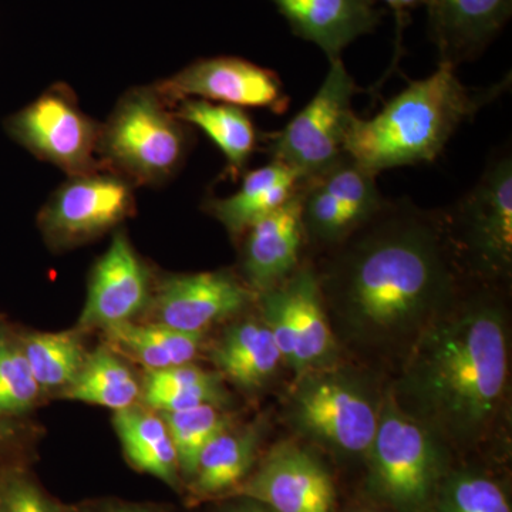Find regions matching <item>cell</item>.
I'll return each mask as SVG.
<instances>
[{
    "label": "cell",
    "instance_id": "obj_19",
    "mask_svg": "<svg viewBox=\"0 0 512 512\" xmlns=\"http://www.w3.org/2000/svg\"><path fill=\"white\" fill-rule=\"evenodd\" d=\"M291 319L295 356L291 369L296 377L332 366L338 343L330 326L328 312L312 265L303 264L279 285Z\"/></svg>",
    "mask_w": 512,
    "mask_h": 512
},
{
    "label": "cell",
    "instance_id": "obj_14",
    "mask_svg": "<svg viewBox=\"0 0 512 512\" xmlns=\"http://www.w3.org/2000/svg\"><path fill=\"white\" fill-rule=\"evenodd\" d=\"M229 495L249 498L275 512H333L332 477L308 451L281 444Z\"/></svg>",
    "mask_w": 512,
    "mask_h": 512
},
{
    "label": "cell",
    "instance_id": "obj_17",
    "mask_svg": "<svg viewBox=\"0 0 512 512\" xmlns=\"http://www.w3.org/2000/svg\"><path fill=\"white\" fill-rule=\"evenodd\" d=\"M424 8L439 63L453 69L483 55L512 16V0H426Z\"/></svg>",
    "mask_w": 512,
    "mask_h": 512
},
{
    "label": "cell",
    "instance_id": "obj_7",
    "mask_svg": "<svg viewBox=\"0 0 512 512\" xmlns=\"http://www.w3.org/2000/svg\"><path fill=\"white\" fill-rule=\"evenodd\" d=\"M380 407L365 382L332 367L298 377L289 416L299 433L345 456H366L375 439Z\"/></svg>",
    "mask_w": 512,
    "mask_h": 512
},
{
    "label": "cell",
    "instance_id": "obj_34",
    "mask_svg": "<svg viewBox=\"0 0 512 512\" xmlns=\"http://www.w3.org/2000/svg\"><path fill=\"white\" fill-rule=\"evenodd\" d=\"M221 512H275L266 505L258 501L249 500V498L238 497V501L227 505Z\"/></svg>",
    "mask_w": 512,
    "mask_h": 512
},
{
    "label": "cell",
    "instance_id": "obj_20",
    "mask_svg": "<svg viewBox=\"0 0 512 512\" xmlns=\"http://www.w3.org/2000/svg\"><path fill=\"white\" fill-rule=\"evenodd\" d=\"M301 184V175L288 165L271 160L264 167L244 173L241 187L234 194L210 198L204 208L227 228L231 237L238 238L256 221L295 197Z\"/></svg>",
    "mask_w": 512,
    "mask_h": 512
},
{
    "label": "cell",
    "instance_id": "obj_23",
    "mask_svg": "<svg viewBox=\"0 0 512 512\" xmlns=\"http://www.w3.org/2000/svg\"><path fill=\"white\" fill-rule=\"evenodd\" d=\"M114 427L127 460L137 470L158 478L170 487L181 483L177 451L160 414L133 406L116 412Z\"/></svg>",
    "mask_w": 512,
    "mask_h": 512
},
{
    "label": "cell",
    "instance_id": "obj_31",
    "mask_svg": "<svg viewBox=\"0 0 512 512\" xmlns=\"http://www.w3.org/2000/svg\"><path fill=\"white\" fill-rule=\"evenodd\" d=\"M439 501L441 512H511L503 487L484 474H454L441 487Z\"/></svg>",
    "mask_w": 512,
    "mask_h": 512
},
{
    "label": "cell",
    "instance_id": "obj_16",
    "mask_svg": "<svg viewBox=\"0 0 512 512\" xmlns=\"http://www.w3.org/2000/svg\"><path fill=\"white\" fill-rule=\"evenodd\" d=\"M238 238H241L239 276L242 281L256 295L284 284L303 265L306 237L299 191L279 210L245 229Z\"/></svg>",
    "mask_w": 512,
    "mask_h": 512
},
{
    "label": "cell",
    "instance_id": "obj_11",
    "mask_svg": "<svg viewBox=\"0 0 512 512\" xmlns=\"http://www.w3.org/2000/svg\"><path fill=\"white\" fill-rule=\"evenodd\" d=\"M376 178L346 154L302 180L299 204L306 242L333 249L363 227L384 202Z\"/></svg>",
    "mask_w": 512,
    "mask_h": 512
},
{
    "label": "cell",
    "instance_id": "obj_22",
    "mask_svg": "<svg viewBox=\"0 0 512 512\" xmlns=\"http://www.w3.org/2000/svg\"><path fill=\"white\" fill-rule=\"evenodd\" d=\"M178 119L200 128L227 160L232 178L241 177L258 148V131L247 111L228 104L190 99L173 107Z\"/></svg>",
    "mask_w": 512,
    "mask_h": 512
},
{
    "label": "cell",
    "instance_id": "obj_4",
    "mask_svg": "<svg viewBox=\"0 0 512 512\" xmlns=\"http://www.w3.org/2000/svg\"><path fill=\"white\" fill-rule=\"evenodd\" d=\"M192 146L190 124L150 84L121 94L101 123L97 157L103 170L136 188L161 187L183 170Z\"/></svg>",
    "mask_w": 512,
    "mask_h": 512
},
{
    "label": "cell",
    "instance_id": "obj_1",
    "mask_svg": "<svg viewBox=\"0 0 512 512\" xmlns=\"http://www.w3.org/2000/svg\"><path fill=\"white\" fill-rule=\"evenodd\" d=\"M457 261L443 215L384 200L316 269L330 326L350 345L407 353L457 299Z\"/></svg>",
    "mask_w": 512,
    "mask_h": 512
},
{
    "label": "cell",
    "instance_id": "obj_9",
    "mask_svg": "<svg viewBox=\"0 0 512 512\" xmlns=\"http://www.w3.org/2000/svg\"><path fill=\"white\" fill-rule=\"evenodd\" d=\"M6 131L67 177L103 170L97 157L101 123L84 113L72 87L55 83L6 120Z\"/></svg>",
    "mask_w": 512,
    "mask_h": 512
},
{
    "label": "cell",
    "instance_id": "obj_27",
    "mask_svg": "<svg viewBox=\"0 0 512 512\" xmlns=\"http://www.w3.org/2000/svg\"><path fill=\"white\" fill-rule=\"evenodd\" d=\"M140 394V383L130 367L114 355L113 350L100 348L87 356L82 372L72 386L67 387L64 396L120 412L136 406Z\"/></svg>",
    "mask_w": 512,
    "mask_h": 512
},
{
    "label": "cell",
    "instance_id": "obj_24",
    "mask_svg": "<svg viewBox=\"0 0 512 512\" xmlns=\"http://www.w3.org/2000/svg\"><path fill=\"white\" fill-rule=\"evenodd\" d=\"M261 439L258 427L227 430L202 451L191 491L198 497L231 494L251 474Z\"/></svg>",
    "mask_w": 512,
    "mask_h": 512
},
{
    "label": "cell",
    "instance_id": "obj_5",
    "mask_svg": "<svg viewBox=\"0 0 512 512\" xmlns=\"http://www.w3.org/2000/svg\"><path fill=\"white\" fill-rule=\"evenodd\" d=\"M370 494L400 512H429L443 476V440L387 394L369 453Z\"/></svg>",
    "mask_w": 512,
    "mask_h": 512
},
{
    "label": "cell",
    "instance_id": "obj_6",
    "mask_svg": "<svg viewBox=\"0 0 512 512\" xmlns=\"http://www.w3.org/2000/svg\"><path fill=\"white\" fill-rule=\"evenodd\" d=\"M443 215L457 265L483 281H505L512 266V158H491L478 183Z\"/></svg>",
    "mask_w": 512,
    "mask_h": 512
},
{
    "label": "cell",
    "instance_id": "obj_29",
    "mask_svg": "<svg viewBox=\"0 0 512 512\" xmlns=\"http://www.w3.org/2000/svg\"><path fill=\"white\" fill-rule=\"evenodd\" d=\"M173 439L181 477L191 481L204 448L215 437L231 429V419L220 406L194 407L180 412L160 413Z\"/></svg>",
    "mask_w": 512,
    "mask_h": 512
},
{
    "label": "cell",
    "instance_id": "obj_8",
    "mask_svg": "<svg viewBox=\"0 0 512 512\" xmlns=\"http://www.w3.org/2000/svg\"><path fill=\"white\" fill-rule=\"evenodd\" d=\"M359 92L342 57L329 60L328 74L305 109L281 131L265 137L266 154L302 180L322 173L346 156V134L355 117L352 100Z\"/></svg>",
    "mask_w": 512,
    "mask_h": 512
},
{
    "label": "cell",
    "instance_id": "obj_36",
    "mask_svg": "<svg viewBox=\"0 0 512 512\" xmlns=\"http://www.w3.org/2000/svg\"><path fill=\"white\" fill-rule=\"evenodd\" d=\"M365 512H373V511H365Z\"/></svg>",
    "mask_w": 512,
    "mask_h": 512
},
{
    "label": "cell",
    "instance_id": "obj_15",
    "mask_svg": "<svg viewBox=\"0 0 512 512\" xmlns=\"http://www.w3.org/2000/svg\"><path fill=\"white\" fill-rule=\"evenodd\" d=\"M153 292L150 268L137 254L126 232H116L110 247L90 272L80 328L107 329L131 322L150 303Z\"/></svg>",
    "mask_w": 512,
    "mask_h": 512
},
{
    "label": "cell",
    "instance_id": "obj_12",
    "mask_svg": "<svg viewBox=\"0 0 512 512\" xmlns=\"http://www.w3.org/2000/svg\"><path fill=\"white\" fill-rule=\"evenodd\" d=\"M153 86L170 107L197 99L284 114L291 101L278 74L234 56L195 60Z\"/></svg>",
    "mask_w": 512,
    "mask_h": 512
},
{
    "label": "cell",
    "instance_id": "obj_3",
    "mask_svg": "<svg viewBox=\"0 0 512 512\" xmlns=\"http://www.w3.org/2000/svg\"><path fill=\"white\" fill-rule=\"evenodd\" d=\"M510 87V74L488 87H468L458 79L457 69L439 63L436 72L409 82L372 119L355 114L346 134V154L375 174L433 163L461 124Z\"/></svg>",
    "mask_w": 512,
    "mask_h": 512
},
{
    "label": "cell",
    "instance_id": "obj_32",
    "mask_svg": "<svg viewBox=\"0 0 512 512\" xmlns=\"http://www.w3.org/2000/svg\"><path fill=\"white\" fill-rule=\"evenodd\" d=\"M0 512H63L19 466L0 471Z\"/></svg>",
    "mask_w": 512,
    "mask_h": 512
},
{
    "label": "cell",
    "instance_id": "obj_28",
    "mask_svg": "<svg viewBox=\"0 0 512 512\" xmlns=\"http://www.w3.org/2000/svg\"><path fill=\"white\" fill-rule=\"evenodd\" d=\"M18 339L42 390L72 386L89 356L74 330L20 333Z\"/></svg>",
    "mask_w": 512,
    "mask_h": 512
},
{
    "label": "cell",
    "instance_id": "obj_26",
    "mask_svg": "<svg viewBox=\"0 0 512 512\" xmlns=\"http://www.w3.org/2000/svg\"><path fill=\"white\" fill-rule=\"evenodd\" d=\"M143 399L150 409L160 413L180 412L194 407L224 406L227 390L215 373L188 365L148 370L144 380Z\"/></svg>",
    "mask_w": 512,
    "mask_h": 512
},
{
    "label": "cell",
    "instance_id": "obj_21",
    "mask_svg": "<svg viewBox=\"0 0 512 512\" xmlns=\"http://www.w3.org/2000/svg\"><path fill=\"white\" fill-rule=\"evenodd\" d=\"M212 360L222 375L244 390L265 387L284 363L271 330L256 320L235 323L225 330L212 350Z\"/></svg>",
    "mask_w": 512,
    "mask_h": 512
},
{
    "label": "cell",
    "instance_id": "obj_13",
    "mask_svg": "<svg viewBox=\"0 0 512 512\" xmlns=\"http://www.w3.org/2000/svg\"><path fill=\"white\" fill-rule=\"evenodd\" d=\"M256 293L229 271L170 275L154 288V322L187 333H200L251 305Z\"/></svg>",
    "mask_w": 512,
    "mask_h": 512
},
{
    "label": "cell",
    "instance_id": "obj_33",
    "mask_svg": "<svg viewBox=\"0 0 512 512\" xmlns=\"http://www.w3.org/2000/svg\"><path fill=\"white\" fill-rule=\"evenodd\" d=\"M19 440V429L12 419H0V471L16 464L9 463L8 456Z\"/></svg>",
    "mask_w": 512,
    "mask_h": 512
},
{
    "label": "cell",
    "instance_id": "obj_25",
    "mask_svg": "<svg viewBox=\"0 0 512 512\" xmlns=\"http://www.w3.org/2000/svg\"><path fill=\"white\" fill-rule=\"evenodd\" d=\"M114 348L136 359L148 370L188 365L200 352L202 335L168 328L161 323L124 322L104 329Z\"/></svg>",
    "mask_w": 512,
    "mask_h": 512
},
{
    "label": "cell",
    "instance_id": "obj_10",
    "mask_svg": "<svg viewBox=\"0 0 512 512\" xmlns=\"http://www.w3.org/2000/svg\"><path fill=\"white\" fill-rule=\"evenodd\" d=\"M136 212V187L107 170L67 177L37 217L53 248L86 244L116 229Z\"/></svg>",
    "mask_w": 512,
    "mask_h": 512
},
{
    "label": "cell",
    "instance_id": "obj_35",
    "mask_svg": "<svg viewBox=\"0 0 512 512\" xmlns=\"http://www.w3.org/2000/svg\"><path fill=\"white\" fill-rule=\"evenodd\" d=\"M99 512H154L151 508L140 507V505H116Z\"/></svg>",
    "mask_w": 512,
    "mask_h": 512
},
{
    "label": "cell",
    "instance_id": "obj_2",
    "mask_svg": "<svg viewBox=\"0 0 512 512\" xmlns=\"http://www.w3.org/2000/svg\"><path fill=\"white\" fill-rule=\"evenodd\" d=\"M510 375L507 320L490 296L453 303L407 350L394 402L441 440L470 446L495 427Z\"/></svg>",
    "mask_w": 512,
    "mask_h": 512
},
{
    "label": "cell",
    "instance_id": "obj_18",
    "mask_svg": "<svg viewBox=\"0 0 512 512\" xmlns=\"http://www.w3.org/2000/svg\"><path fill=\"white\" fill-rule=\"evenodd\" d=\"M288 23L293 35L313 43L328 60L383 22L384 10L373 0H266Z\"/></svg>",
    "mask_w": 512,
    "mask_h": 512
},
{
    "label": "cell",
    "instance_id": "obj_30",
    "mask_svg": "<svg viewBox=\"0 0 512 512\" xmlns=\"http://www.w3.org/2000/svg\"><path fill=\"white\" fill-rule=\"evenodd\" d=\"M40 393L42 389L30 370L18 333L0 323V419L29 412Z\"/></svg>",
    "mask_w": 512,
    "mask_h": 512
}]
</instances>
